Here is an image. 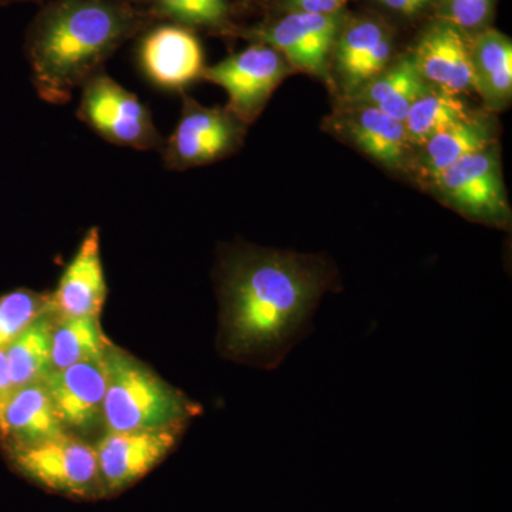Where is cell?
<instances>
[{"label":"cell","instance_id":"obj_1","mask_svg":"<svg viewBox=\"0 0 512 512\" xmlns=\"http://www.w3.org/2000/svg\"><path fill=\"white\" fill-rule=\"evenodd\" d=\"M338 285L322 256L228 249L218 271L222 352L266 369L281 365L311 332L320 299Z\"/></svg>","mask_w":512,"mask_h":512},{"label":"cell","instance_id":"obj_2","mask_svg":"<svg viewBox=\"0 0 512 512\" xmlns=\"http://www.w3.org/2000/svg\"><path fill=\"white\" fill-rule=\"evenodd\" d=\"M137 28L136 13L121 0L50 3L26 36V57L40 99L66 104Z\"/></svg>","mask_w":512,"mask_h":512},{"label":"cell","instance_id":"obj_3","mask_svg":"<svg viewBox=\"0 0 512 512\" xmlns=\"http://www.w3.org/2000/svg\"><path fill=\"white\" fill-rule=\"evenodd\" d=\"M104 366L107 392L103 420L107 431L184 427L201 412L198 404L116 346L107 350Z\"/></svg>","mask_w":512,"mask_h":512},{"label":"cell","instance_id":"obj_4","mask_svg":"<svg viewBox=\"0 0 512 512\" xmlns=\"http://www.w3.org/2000/svg\"><path fill=\"white\" fill-rule=\"evenodd\" d=\"M444 204L470 220L507 228L511 211L497 144L461 158L429 184Z\"/></svg>","mask_w":512,"mask_h":512},{"label":"cell","instance_id":"obj_5","mask_svg":"<svg viewBox=\"0 0 512 512\" xmlns=\"http://www.w3.org/2000/svg\"><path fill=\"white\" fill-rule=\"evenodd\" d=\"M77 116L116 146L140 151L163 147L146 104L103 70L83 84Z\"/></svg>","mask_w":512,"mask_h":512},{"label":"cell","instance_id":"obj_6","mask_svg":"<svg viewBox=\"0 0 512 512\" xmlns=\"http://www.w3.org/2000/svg\"><path fill=\"white\" fill-rule=\"evenodd\" d=\"M9 456L26 477L50 490L77 497L104 493L96 447L69 433L29 446H10Z\"/></svg>","mask_w":512,"mask_h":512},{"label":"cell","instance_id":"obj_7","mask_svg":"<svg viewBox=\"0 0 512 512\" xmlns=\"http://www.w3.org/2000/svg\"><path fill=\"white\" fill-rule=\"evenodd\" d=\"M241 120L225 107H204L184 97L177 127L163 144L164 165L183 171L214 163L237 150L245 134Z\"/></svg>","mask_w":512,"mask_h":512},{"label":"cell","instance_id":"obj_8","mask_svg":"<svg viewBox=\"0 0 512 512\" xmlns=\"http://www.w3.org/2000/svg\"><path fill=\"white\" fill-rule=\"evenodd\" d=\"M291 72V64L281 53L259 43L205 67L202 79L222 87L228 94L227 109L242 123L251 124Z\"/></svg>","mask_w":512,"mask_h":512},{"label":"cell","instance_id":"obj_9","mask_svg":"<svg viewBox=\"0 0 512 512\" xmlns=\"http://www.w3.org/2000/svg\"><path fill=\"white\" fill-rule=\"evenodd\" d=\"M340 30L339 13L292 12L269 28L254 30L251 36L281 53L295 69L329 80V60Z\"/></svg>","mask_w":512,"mask_h":512},{"label":"cell","instance_id":"obj_10","mask_svg":"<svg viewBox=\"0 0 512 512\" xmlns=\"http://www.w3.org/2000/svg\"><path fill=\"white\" fill-rule=\"evenodd\" d=\"M183 430L107 431L96 446L104 493L123 490L150 473L173 450Z\"/></svg>","mask_w":512,"mask_h":512},{"label":"cell","instance_id":"obj_11","mask_svg":"<svg viewBox=\"0 0 512 512\" xmlns=\"http://www.w3.org/2000/svg\"><path fill=\"white\" fill-rule=\"evenodd\" d=\"M140 67L157 87L180 92L204 73L200 40L181 26L164 25L151 30L138 50Z\"/></svg>","mask_w":512,"mask_h":512},{"label":"cell","instance_id":"obj_12","mask_svg":"<svg viewBox=\"0 0 512 512\" xmlns=\"http://www.w3.org/2000/svg\"><path fill=\"white\" fill-rule=\"evenodd\" d=\"M106 296L100 232L93 227L86 232L72 261L64 269L56 291L49 295L50 312L56 318H99Z\"/></svg>","mask_w":512,"mask_h":512},{"label":"cell","instance_id":"obj_13","mask_svg":"<svg viewBox=\"0 0 512 512\" xmlns=\"http://www.w3.org/2000/svg\"><path fill=\"white\" fill-rule=\"evenodd\" d=\"M420 76L430 86L461 94L476 87L471 42L466 33L440 20L421 36L413 53Z\"/></svg>","mask_w":512,"mask_h":512},{"label":"cell","instance_id":"obj_14","mask_svg":"<svg viewBox=\"0 0 512 512\" xmlns=\"http://www.w3.org/2000/svg\"><path fill=\"white\" fill-rule=\"evenodd\" d=\"M43 383L66 430H87L103 419L107 392L104 359L53 369Z\"/></svg>","mask_w":512,"mask_h":512},{"label":"cell","instance_id":"obj_15","mask_svg":"<svg viewBox=\"0 0 512 512\" xmlns=\"http://www.w3.org/2000/svg\"><path fill=\"white\" fill-rule=\"evenodd\" d=\"M335 126L367 157L390 170L409 163L410 146L402 121L363 104H348Z\"/></svg>","mask_w":512,"mask_h":512},{"label":"cell","instance_id":"obj_16","mask_svg":"<svg viewBox=\"0 0 512 512\" xmlns=\"http://www.w3.org/2000/svg\"><path fill=\"white\" fill-rule=\"evenodd\" d=\"M0 433L10 446H29L67 433L43 382L19 387L0 409Z\"/></svg>","mask_w":512,"mask_h":512},{"label":"cell","instance_id":"obj_17","mask_svg":"<svg viewBox=\"0 0 512 512\" xmlns=\"http://www.w3.org/2000/svg\"><path fill=\"white\" fill-rule=\"evenodd\" d=\"M491 144H495L493 121L471 114L468 119L447 128L420 147V153L413 160V168L420 180L429 185L461 158Z\"/></svg>","mask_w":512,"mask_h":512},{"label":"cell","instance_id":"obj_18","mask_svg":"<svg viewBox=\"0 0 512 512\" xmlns=\"http://www.w3.org/2000/svg\"><path fill=\"white\" fill-rule=\"evenodd\" d=\"M430 84L420 76L413 56H404L387 66L379 76L362 89L346 97V104H363L382 110L387 116L402 121L414 101L429 89Z\"/></svg>","mask_w":512,"mask_h":512},{"label":"cell","instance_id":"obj_19","mask_svg":"<svg viewBox=\"0 0 512 512\" xmlns=\"http://www.w3.org/2000/svg\"><path fill=\"white\" fill-rule=\"evenodd\" d=\"M474 67V92L491 109H501L512 94L511 40L497 30H485L471 42Z\"/></svg>","mask_w":512,"mask_h":512},{"label":"cell","instance_id":"obj_20","mask_svg":"<svg viewBox=\"0 0 512 512\" xmlns=\"http://www.w3.org/2000/svg\"><path fill=\"white\" fill-rule=\"evenodd\" d=\"M460 94L430 86L414 101L403 120L410 146L423 147L430 138L471 116Z\"/></svg>","mask_w":512,"mask_h":512},{"label":"cell","instance_id":"obj_21","mask_svg":"<svg viewBox=\"0 0 512 512\" xmlns=\"http://www.w3.org/2000/svg\"><path fill=\"white\" fill-rule=\"evenodd\" d=\"M55 319L52 312H46L5 349L15 390L43 382L52 372V332Z\"/></svg>","mask_w":512,"mask_h":512},{"label":"cell","instance_id":"obj_22","mask_svg":"<svg viewBox=\"0 0 512 512\" xmlns=\"http://www.w3.org/2000/svg\"><path fill=\"white\" fill-rule=\"evenodd\" d=\"M110 346L97 316L56 318L52 332L53 369L103 360Z\"/></svg>","mask_w":512,"mask_h":512},{"label":"cell","instance_id":"obj_23","mask_svg":"<svg viewBox=\"0 0 512 512\" xmlns=\"http://www.w3.org/2000/svg\"><path fill=\"white\" fill-rule=\"evenodd\" d=\"M389 36L386 29L375 20H359L348 29L340 30L336 40L335 59L338 69L339 82L342 84L343 94L349 96L352 90L357 70L366 62L377 43Z\"/></svg>","mask_w":512,"mask_h":512},{"label":"cell","instance_id":"obj_24","mask_svg":"<svg viewBox=\"0 0 512 512\" xmlns=\"http://www.w3.org/2000/svg\"><path fill=\"white\" fill-rule=\"evenodd\" d=\"M50 311L49 296L18 289L0 296V350L8 348L40 316Z\"/></svg>","mask_w":512,"mask_h":512},{"label":"cell","instance_id":"obj_25","mask_svg":"<svg viewBox=\"0 0 512 512\" xmlns=\"http://www.w3.org/2000/svg\"><path fill=\"white\" fill-rule=\"evenodd\" d=\"M494 0H443L444 22L461 32L483 28L493 13Z\"/></svg>","mask_w":512,"mask_h":512},{"label":"cell","instance_id":"obj_26","mask_svg":"<svg viewBox=\"0 0 512 512\" xmlns=\"http://www.w3.org/2000/svg\"><path fill=\"white\" fill-rule=\"evenodd\" d=\"M161 15L185 25L208 26L201 0H157Z\"/></svg>","mask_w":512,"mask_h":512},{"label":"cell","instance_id":"obj_27","mask_svg":"<svg viewBox=\"0 0 512 512\" xmlns=\"http://www.w3.org/2000/svg\"><path fill=\"white\" fill-rule=\"evenodd\" d=\"M348 0H293L289 6L293 12L316 13V15H332L339 13Z\"/></svg>","mask_w":512,"mask_h":512},{"label":"cell","instance_id":"obj_28","mask_svg":"<svg viewBox=\"0 0 512 512\" xmlns=\"http://www.w3.org/2000/svg\"><path fill=\"white\" fill-rule=\"evenodd\" d=\"M387 9L404 16H414L430 5L431 0H380Z\"/></svg>","mask_w":512,"mask_h":512},{"label":"cell","instance_id":"obj_29","mask_svg":"<svg viewBox=\"0 0 512 512\" xmlns=\"http://www.w3.org/2000/svg\"><path fill=\"white\" fill-rule=\"evenodd\" d=\"M13 392H15V386L10 376L8 357L5 350H0V409L5 406Z\"/></svg>","mask_w":512,"mask_h":512},{"label":"cell","instance_id":"obj_30","mask_svg":"<svg viewBox=\"0 0 512 512\" xmlns=\"http://www.w3.org/2000/svg\"><path fill=\"white\" fill-rule=\"evenodd\" d=\"M25 2V0H0V6L10 5V3Z\"/></svg>","mask_w":512,"mask_h":512},{"label":"cell","instance_id":"obj_31","mask_svg":"<svg viewBox=\"0 0 512 512\" xmlns=\"http://www.w3.org/2000/svg\"><path fill=\"white\" fill-rule=\"evenodd\" d=\"M288 2H293V0H288Z\"/></svg>","mask_w":512,"mask_h":512}]
</instances>
